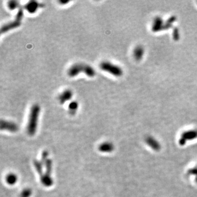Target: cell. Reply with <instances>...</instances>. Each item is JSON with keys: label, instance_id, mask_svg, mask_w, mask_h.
Returning <instances> with one entry per match:
<instances>
[{"label": "cell", "instance_id": "obj_11", "mask_svg": "<svg viewBox=\"0 0 197 197\" xmlns=\"http://www.w3.org/2000/svg\"><path fill=\"white\" fill-rule=\"evenodd\" d=\"M113 150V146L110 142H104L98 146V150L101 152L108 153Z\"/></svg>", "mask_w": 197, "mask_h": 197}, {"label": "cell", "instance_id": "obj_16", "mask_svg": "<svg viewBox=\"0 0 197 197\" xmlns=\"http://www.w3.org/2000/svg\"><path fill=\"white\" fill-rule=\"evenodd\" d=\"M8 8L10 10H14L18 8L19 6V2L17 1H10L7 3Z\"/></svg>", "mask_w": 197, "mask_h": 197}, {"label": "cell", "instance_id": "obj_7", "mask_svg": "<svg viewBox=\"0 0 197 197\" xmlns=\"http://www.w3.org/2000/svg\"><path fill=\"white\" fill-rule=\"evenodd\" d=\"M1 129L10 132H16L18 130V127L14 122L2 120L1 121Z\"/></svg>", "mask_w": 197, "mask_h": 197}, {"label": "cell", "instance_id": "obj_5", "mask_svg": "<svg viewBox=\"0 0 197 197\" xmlns=\"http://www.w3.org/2000/svg\"><path fill=\"white\" fill-rule=\"evenodd\" d=\"M44 165L46 166V171L42 176L40 177L41 181L46 187H50L53 184V180L51 178L52 170V160L49 158L45 162Z\"/></svg>", "mask_w": 197, "mask_h": 197}, {"label": "cell", "instance_id": "obj_13", "mask_svg": "<svg viewBox=\"0 0 197 197\" xmlns=\"http://www.w3.org/2000/svg\"><path fill=\"white\" fill-rule=\"evenodd\" d=\"M33 164H34L35 168L37 172L41 177L43 174V166L44 165V164H43L41 161H39V160H34Z\"/></svg>", "mask_w": 197, "mask_h": 197}, {"label": "cell", "instance_id": "obj_4", "mask_svg": "<svg viewBox=\"0 0 197 197\" xmlns=\"http://www.w3.org/2000/svg\"><path fill=\"white\" fill-rule=\"evenodd\" d=\"M100 69L115 77H121L123 74V71L119 66L108 61H103L100 65Z\"/></svg>", "mask_w": 197, "mask_h": 197}, {"label": "cell", "instance_id": "obj_6", "mask_svg": "<svg viewBox=\"0 0 197 197\" xmlns=\"http://www.w3.org/2000/svg\"><path fill=\"white\" fill-rule=\"evenodd\" d=\"M165 22L160 17H156L153 20L152 23V30L154 33L160 32L164 30Z\"/></svg>", "mask_w": 197, "mask_h": 197}, {"label": "cell", "instance_id": "obj_12", "mask_svg": "<svg viewBox=\"0 0 197 197\" xmlns=\"http://www.w3.org/2000/svg\"><path fill=\"white\" fill-rule=\"evenodd\" d=\"M7 183L10 185H14L18 181V177L15 174L10 173L8 174L6 178Z\"/></svg>", "mask_w": 197, "mask_h": 197}, {"label": "cell", "instance_id": "obj_9", "mask_svg": "<svg viewBox=\"0 0 197 197\" xmlns=\"http://www.w3.org/2000/svg\"><path fill=\"white\" fill-rule=\"evenodd\" d=\"M40 5L37 2L35 1H31L28 2V3L25 5V9L30 14H33L36 12L39 7Z\"/></svg>", "mask_w": 197, "mask_h": 197}, {"label": "cell", "instance_id": "obj_1", "mask_svg": "<svg viewBox=\"0 0 197 197\" xmlns=\"http://www.w3.org/2000/svg\"><path fill=\"white\" fill-rule=\"evenodd\" d=\"M40 113V106L37 104L33 105L31 108L27 126V132L30 135H33L36 132Z\"/></svg>", "mask_w": 197, "mask_h": 197}, {"label": "cell", "instance_id": "obj_18", "mask_svg": "<svg viewBox=\"0 0 197 197\" xmlns=\"http://www.w3.org/2000/svg\"><path fill=\"white\" fill-rule=\"evenodd\" d=\"M173 35V38L175 40L177 41L180 38V33L178 28H174Z\"/></svg>", "mask_w": 197, "mask_h": 197}, {"label": "cell", "instance_id": "obj_8", "mask_svg": "<svg viewBox=\"0 0 197 197\" xmlns=\"http://www.w3.org/2000/svg\"><path fill=\"white\" fill-rule=\"evenodd\" d=\"M145 54V49L141 46H136L133 51V56L137 61L142 60Z\"/></svg>", "mask_w": 197, "mask_h": 197}, {"label": "cell", "instance_id": "obj_15", "mask_svg": "<svg viewBox=\"0 0 197 197\" xmlns=\"http://www.w3.org/2000/svg\"><path fill=\"white\" fill-rule=\"evenodd\" d=\"M78 103L76 101H72L71 102L69 106V110L70 113L71 114H75L78 108Z\"/></svg>", "mask_w": 197, "mask_h": 197}, {"label": "cell", "instance_id": "obj_14", "mask_svg": "<svg viewBox=\"0 0 197 197\" xmlns=\"http://www.w3.org/2000/svg\"><path fill=\"white\" fill-rule=\"evenodd\" d=\"M176 18L175 17H170L166 22H165V26H164V30H168L171 28L174 23L175 22Z\"/></svg>", "mask_w": 197, "mask_h": 197}, {"label": "cell", "instance_id": "obj_2", "mask_svg": "<svg viewBox=\"0 0 197 197\" xmlns=\"http://www.w3.org/2000/svg\"><path fill=\"white\" fill-rule=\"evenodd\" d=\"M81 72L85 73L89 77H93L95 75V71L92 67L83 64H76L70 67L67 71V74L71 77H76Z\"/></svg>", "mask_w": 197, "mask_h": 197}, {"label": "cell", "instance_id": "obj_17", "mask_svg": "<svg viewBox=\"0 0 197 197\" xmlns=\"http://www.w3.org/2000/svg\"><path fill=\"white\" fill-rule=\"evenodd\" d=\"M32 194V191L30 188H25L22 192L20 197H30Z\"/></svg>", "mask_w": 197, "mask_h": 197}, {"label": "cell", "instance_id": "obj_3", "mask_svg": "<svg viewBox=\"0 0 197 197\" xmlns=\"http://www.w3.org/2000/svg\"><path fill=\"white\" fill-rule=\"evenodd\" d=\"M23 10L22 8H20L18 11V13L16 15L14 20L6 24L1 27V34L7 33L8 31H10L11 30L15 29L19 27L21 25V22H22V20L23 19Z\"/></svg>", "mask_w": 197, "mask_h": 197}, {"label": "cell", "instance_id": "obj_10", "mask_svg": "<svg viewBox=\"0 0 197 197\" xmlns=\"http://www.w3.org/2000/svg\"><path fill=\"white\" fill-rule=\"evenodd\" d=\"M72 97V93L70 90H65L61 93L59 97V100L60 103H65L70 100Z\"/></svg>", "mask_w": 197, "mask_h": 197}, {"label": "cell", "instance_id": "obj_19", "mask_svg": "<svg viewBox=\"0 0 197 197\" xmlns=\"http://www.w3.org/2000/svg\"><path fill=\"white\" fill-rule=\"evenodd\" d=\"M69 2V1H60V3H61V4H62L63 3H68ZM63 5V4H62Z\"/></svg>", "mask_w": 197, "mask_h": 197}]
</instances>
